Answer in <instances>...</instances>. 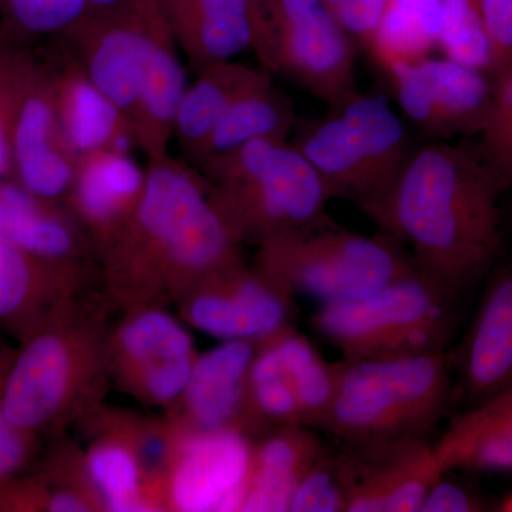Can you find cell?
<instances>
[{
  "instance_id": "1",
  "label": "cell",
  "mask_w": 512,
  "mask_h": 512,
  "mask_svg": "<svg viewBox=\"0 0 512 512\" xmlns=\"http://www.w3.org/2000/svg\"><path fill=\"white\" fill-rule=\"evenodd\" d=\"M242 245L207 177L165 156L148 161L136 211L99 251L104 284L126 311L180 302L241 262Z\"/></svg>"
},
{
  "instance_id": "2",
  "label": "cell",
  "mask_w": 512,
  "mask_h": 512,
  "mask_svg": "<svg viewBox=\"0 0 512 512\" xmlns=\"http://www.w3.org/2000/svg\"><path fill=\"white\" fill-rule=\"evenodd\" d=\"M504 191L477 151L431 144L410 154L389 190L362 212L410 247L421 274L460 298L500 252Z\"/></svg>"
},
{
  "instance_id": "3",
  "label": "cell",
  "mask_w": 512,
  "mask_h": 512,
  "mask_svg": "<svg viewBox=\"0 0 512 512\" xmlns=\"http://www.w3.org/2000/svg\"><path fill=\"white\" fill-rule=\"evenodd\" d=\"M103 312L64 299L23 339L10 366L5 410L37 439L99 409L110 377Z\"/></svg>"
},
{
  "instance_id": "4",
  "label": "cell",
  "mask_w": 512,
  "mask_h": 512,
  "mask_svg": "<svg viewBox=\"0 0 512 512\" xmlns=\"http://www.w3.org/2000/svg\"><path fill=\"white\" fill-rule=\"evenodd\" d=\"M333 370L335 396L320 430L353 446L433 440L457 400L447 350L343 359Z\"/></svg>"
},
{
  "instance_id": "5",
  "label": "cell",
  "mask_w": 512,
  "mask_h": 512,
  "mask_svg": "<svg viewBox=\"0 0 512 512\" xmlns=\"http://www.w3.org/2000/svg\"><path fill=\"white\" fill-rule=\"evenodd\" d=\"M197 167L244 244L261 247L326 214L330 197L322 178L286 140L254 141Z\"/></svg>"
},
{
  "instance_id": "6",
  "label": "cell",
  "mask_w": 512,
  "mask_h": 512,
  "mask_svg": "<svg viewBox=\"0 0 512 512\" xmlns=\"http://www.w3.org/2000/svg\"><path fill=\"white\" fill-rule=\"evenodd\" d=\"M255 266L293 298L320 305L367 298L416 268L399 242L350 231L328 214L258 247Z\"/></svg>"
},
{
  "instance_id": "7",
  "label": "cell",
  "mask_w": 512,
  "mask_h": 512,
  "mask_svg": "<svg viewBox=\"0 0 512 512\" xmlns=\"http://www.w3.org/2000/svg\"><path fill=\"white\" fill-rule=\"evenodd\" d=\"M457 301L414 268L367 298L320 305L312 328L343 359L446 352L456 333Z\"/></svg>"
},
{
  "instance_id": "8",
  "label": "cell",
  "mask_w": 512,
  "mask_h": 512,
  "mask_svg": "<svg viewBox=\"0 0 512 512\" xmlns=\"http://www.w3.org/2000/svg\"><path fill=\"white\" fill-rule=\"evenodd\" d=\"M293 144L318 171L330 200L352 202L360 211L389 190L412 154L389 101L359 92L330 104Z\"/></svg>"
},
{
  "instance_id": "9",
  "label": "cell",
  "mask_w": 512,
  "mask_h": 512,
  "mask_svg": "<svg viewBox=\"0 0 512 512\" xmlns=\"http://www.w3.org/2000/svg\"><path fill=\"white\" fill-rule=\"evenodd\" d=\"M252 47L266 69L329 106L357 92L350 36L320 0H272Z\"/></svg>"
},
{
  "instance_id": "10",
  "label": "cell",
  "mask_w": 512,
  "mask_h": 512,
  "mask_svg": "<svg viewBox=\"0 0 512 512\" xmlns=\"http://www.w3.org/2000/svg\"><path fill=\"white\" fill-rule=\"evenodd\" d=\"M110 376L148 406L170 412L183 396L197 352L190 332L163 306L127 309L107 336Z\"/></svg>"
},
{
  "instance_id": "11",
  "label": "cell",
  "mask_w": 512,
  "mask_h": 512,
  "mask_svg": "<svg viewBox=\"0 0 512 512\" xmlns=\"http://www.w3.org/2000/svg\"><path fill=\"white\" fill-rule=\"evenodd\" d=\"M295 298L244 261L211 276L181 299L185 322L212 338L259 343L292 326Z\"/></svg>"
},
{
  "instance_id": "12",
  "label": "cell",
  "mask_w": 512,
  "mask_h": 512,
  "mask_svg": "<svg viewBox=\"0 0 512 512\" xmlns=\"http://www.w3.org/2000/svg\"><path fill=\"white\" fill-rule=\"evenodd\" d=\"M177 450L164 485V511H241L251 478L254 441L235 430L175 427Z\"/></svg>"
},
{
  "instance_id": "13",
  "label": "cell",
  "mask_w": 512,
  "mask_h": 512,
  "mask_svg": "<svg viewBox=\"0 0 512 512\" xmlns=\"http://www.w3.org/2000/svg\"><path fill=\"white\" fill-rule=\"evenodd\" d=\"M163 0H127L67 33L74 59L131 127L143 86L151 26Z\"/></svg>"
},
{
  "instance_id": "14",
  "label": "cell",
  "mask_w": 512,
  "mask_h": 512,
  "mask_svg": "<svg viewBox=\"0 0 512 512\" xmlns=\"http://www.w3.org/2000/svg\"><path fill=\"white\" fill-rule=\"evenodd\" d=\"M387 74L404 114L427 133L451 137L483 131L493 104L488 74L446 57H424Z\"/></svg>"
},
{
  "instance_id": "15",
  "label": "cell",
  "mask_w": 512,
  "mask_h": 512,
  "mask_svg": "<svg viewBox=\"0 0 512 512\" xmlns=\"http://www.w3.org/2000/svg\"><path fill=\"white\" fill-rule=\"evenodd\" d=\"M256 343L225 340L195 360L190 379L168 419L190 431L235 430L255 439L264 433L252 406L249 370Z\"/></svg>"
},
{
  "instance_id": "16",
  "label": "cell",
  "mask_w": 512,
  "mask_h": 512,
  "mask_svg": "<svg viewBox=\"0 0 512 512\" xmlns=\"http://www.w3.org/2000/svg\"><path fill=\"white\" fill-rule=\"evenodd\" d=\"M12 157L30 194L50 202L69 195L79 156L60 124L55 76L33 69L13 128Z\"/></svg>"
},
{
  "instance_id": "17",
  "label": "cell",
  "mask_w": 512,
  "mask_h": 512,
  "mask_svg": "<svg viewBox=\"0 0 512 512\" xmlns=\"http://www.w3.org/2000/svg\"><path fill=\"white\" fill-rule=\"evenodd\" d=\"M448 357L467 409L512 387V264L491 276L476 318Z\"/></svg>"
},
{
  "instance_id": "18",
  "label": "cell",
  "mask_w": 512,
  "mask_h": 512,
  "mask_svg": "<svg viewBox=\"0 0 512 512\" xmlns=\"http://www.w3.org/2000/svg\"><path fill=\"white\" fill-rule=\"evenodd\" d=\"M353 447L359 471L348 512L421 511L433 485L446 474L433 440Z\"/></svg>"
},
{
  "instance_id": "19",
  "label": "cell",
  "mask_w": 512,
  "mask_h": 512,
  "mask_svg": "<svg viewBox=\"0 0 512 512\" xmlns=\"http://www.w3.org/2000/svg\"><path fill=\"white\" fill-rule=\"evenodd\" d=\"M146 181L147 171L126 151L109 148L79 157L67 201L97 252L130 220Z\"/></svg>"
},
{
  "instance_id": "20",
  "label": "cell",
  "mask_w": 512,
  "mask_h": 512,
  "mask_svg": "<svg viewBox=\"0 0 512 512\" xmlns=\"http://www.w3.org/2000/svg\"><path fill=\"white\" fill-rule=\"evenodd\" d=\"M178 47L163 2L151 26L143 86L131 119L134 141L148 161L168 156L178 110L188 89Z\"/></svg>"
},
{
  "instance_id": "21",
  "label": "cell",
  "mask_w": 512,
  "mask_h": 512,
  "mask_svg": "<svg viewBox=\"0 0 512 512\" xmlns=\"http://www.w3.org/2000/svg\"><path fill=\"white\" fill-rule=\"evenodd\" d=\"M80 268L43 261L0 238V323L23 339L74 295Z\"/></svg>"
},
{
  "instance_id": "22",
  "label": "cell",
  "mask_w": 512,
  "mask_h": 512,
  "mask_svg": "<svg viewBox=\"0 0 512 512\" xmlns=\"http://www.w3.org/2000/svg\"><path fill=\"white\" fill-rule=\"evenodd\" d=\"M178 46L201 72L254 46L251 0H163Z\"/></svg>"
},
{
  "instance_id": "23",
  "label": "cell",
  "mask_w": 512,
  "mask_h": 512,
  "mask_svg": "<svg viewBox=\"0 0 512 512\" xmlns=\"http://www.w3.org/2000/svg\"><path fill=\"white\" fill-rule=\"evenodd\" d=\"M251 478L241 511H291L293 495L323 441L311 427L289 424L256 436Z\"/></svg>"
},
{
  "instance_id": "24",
  "label": "cell",
  "mask_w": 512,
  "mask_h": 512,
  "mask_svg": "<svg viewBox=\"0 0 512 512\" xmlns=\"http://www.w3.org/2000/svg\"><path fill=\"white\" fill-rule=\"evenodd\" d=\"M82 225L22 185H0V238L52 264L80 268L87 239Z\"/></svg>"
},
{
  "instance_id": "25",
  "label": "cell",
  "mask_w": 512,
  "mask_h": 512,
  "mask_svg": "<svg viewBox=\"0 0 512 512\" xmlns=\"http://www.w3.org/2000/svg\"><path fill=\"white\" fill-rule=\"evenodd\" d=\"M55 94L64 136L77 156L109 148L128 153V146L136 144L126 116L74 56L55 74Z\"/></svg>"
},
{
  "instance_id": "26",
  "label": "cell",
  "mask_w": 512,
  "mask_h": 512,
  "mask_svg": "<svg viewBox=\"0 0 512 512\" xmlns=\"http://www.w3.org/2000/svg\"><path fill=\"white\" fill-rule=\"evenodd\" d=\"M434 446L446 473H512V387L454 417Z\"/></svg>"
},
{
  "instance_id": "27",
  "label": "cell",
  "mask_w": 512,
  "mask_h": 512,
  "mask_svg": "<svg viewBox=\"0 0 512 512\" xmlns=\"http://www.w3.org/2000/svg\"><path fill=\"white\" fill-rule=\"evenodd\" d=\"M87 417L94 420L96 439L82 454V466L100 511H160L126 437L100 409Z\"/></svg>"
},
{
  "instance_id": "28",
  "label": "cell",
  "mask_w": 512,
  "mask_h": 512,
  "mask_svg": "<svg viewBox=\"0 0 512 512\" xmlns=\"http://www.w3.org/2000/svg\"><path fill=\"white\" fill-rule=\"evenodd\" d=\"M178 110L174 137L185 157L194 163L229 107L249 90L271 79L266 70H256L227 60L198 72Z\"/></svg>"
},
{
  "instance_id": "29",
  "label": "cell",
  "mask_w": 512,
  "mask_h": 512,
  "mask_svg": "<svg viewBox=\"0 0 512 512\" xmlns=\"http://www.w3.org/2000/svg\"><path fill=\"white\" fill-rule=\"evenodd\" d=\"M295 124L291 99L269 79L229 107L194 164L224 156L254 141L286 140Z\"/></svg>"
},
{
  "instance_id": "30",
  "label": "cell",
  "mask_w": 512,
  "mask_h": 512,
  "mask_svg": "<svg viewBox=\"0 0 512 512\" xmlns=\"http://www.w3.org/2000/svg\"><path fill=\"white\" fill-rule=\"evenodd\" d=\"M443 0H389L382 23L367 46L390 72L396 66L429 57L439 43Z\"/></svg>"
},
{
  "instance_id": "31",
  "label": "cell",
  "mask_w": 512,
  "mask_h": 512,
  "mask_svg": "<svg viewBox=\"0 0 512 512\" xmlns=\"http://www.w3.org/2000/svg\"><path fill=\"white\" fill-rule=\"evenodd\" d=\"M276 346L295 386L303 426L322 429L335 396V370L302 333L289 326L275 336Z\"/></svg>"
},
{
  "instance_id": "32",
  "label": "cell",
  "mask_w": 512,
  "mask_h": 512,
  "mask_svg": "<svg viewBox=\"0 0 512 512\" xmlns=\"http://www.w3.org/2000/svg\"><path fill=\"white\" fill-rule=\"evenodd\" d=\"M357 471L359 457L355 447L340 440L330 446L323 444L318 458L293 495L291 511H348L356 487Z\"/></svg>"
},
{
  "instance_id": "33",
  "label": "cell",
  "mask_w": 512,
  "mask_h": 512,
  "mask_svg": "<svg viewBox=\"0 0 512 512\" xmlns=\"http://www.w3.org/2000/svg\"><path fill=\"white\" fill-rule=\"evenodd\" d=\"M249 390L252 406L265 431L289 424L303 426L301 404L275 336L256 346L249 370Z\"/></svg>"
},
{
  "instance_id": "34",
  "label": "cell",
  "mask_w": 512,
  "mask_h": 512,
  "mask_svg": "<svg viewBox=\"0 0 512 512\" xmlns=\"http://www.w3.org/2000/svg\"><path fill=\"white\" fill-rule=\"evenodd\" d=\"M437 49L446 59L491 76L493 56L477 0H443Z\"/></svg>"
},
{
  "instance_id": "35",
  "label": "cell",
  "mask_w": 512,
  "mask_h": 512,
  "mask_svg": "<svg viewBox=\"0 0 512 512\" xmlns=\"http://www.w3.org/2000/svg\"><path fill=\"white\" fill-rule=\"evenodd\" d=\"M127 0H5L10 19L30 35H60L104 15Z\"/></svg>"
},
{
  "instance_id": "36",
  "label": "cell",
  "mask_w": 512,
  "mask_h": 512,
  "mask_svg": "<svg viewBox=\"0 0 512 512\" xmlns=\"http://www.w3.org/2000/svg\"><path fill=\"white\" fill-rule=\"evenodd\" d=\"M493 86V104L477 153L507 191L512 187V67L495 76Z\"/></svg>"
},
{
  "instance_id": "37",
  "label": "cell",
  "mask_w": 512,
  "mask_h": 512,
  "mask_svg": "<svg viewBox=\"0 0 512 512\" xmlns=\"http://www.w3.org/2000/svg\"><path fill=\"white\" fill-rule=\"evenodd\" d=\"M33 67L20 57L0 59V175L12 164V137L16 116Z\"/></svg>"
},
{
  "instance_id": "38",
  "label": "cell",
  "mask_w": 512,
  "mask_h": 512,
  "mask_svg": "<svg viewBox=\"0 0 512 512\" xmlns=\"http://www.w3.org/2000/svg\"><path fill=\"white\" fill-rule=\"evenodd\" d=\"M16 353L0 343V487L28 466L36 440L16 429L5 410V387Z\"/></svg>"
},
{
  "instance_id": "39",
  "label": "cell",
  "mask_w": 512,
  "mask_h": 512,
  "mask_svg": "<svg viewBox=\"0 0 512 512\" xmlns=\"http://www.w3.org/2000/svg\"><path fill=\"white\" fill-rule=\"evenodd\" d=\"M493 56V73L512 67V0H477Z\"/></svg>"
},
{
  "instance_id": "40",
  "label": "cell",
  "mask_w": 512,
  "mask_h": 512,
  "mask_svg": "<svg viewBox=\"0 0 512 512\" xmlns=\"http://www.w3.org/2000/svg\"><path fill=\"white\" fill-rule=\"evenodd\" d=\"M389 0H343L330 15L349 36L369 46L382 23Z\"/></svg>"
},
{
  "instance_id": "41",
  "label": "cell",
  "mask_w": 512,
  "mask_h": 512,
  "mask_svg": "<svg viewBox=\"0 0 512 512\" xmlns=\"http://www.w3.org/2000/svg\"><path fill=\"white\" fill-rule=\"evenodd\" d=\"M446 476V474H444ZM441 477L427 494L421 512L484 511L485 504L460 484Z\"/></svg>"
},
{
  "instance_id": "42",
  "label": "cell",
  "mask_w": 512,
  "mask_h": 512,
  "mask_svg": "<svg viewBox=\"0 0 512 512\" xmlns=\"http://www.w3.org/2000/svg\"><path fill=\"white\" fill-rule=\"evenodd\" d=\"M272 0H251L252 6V20H254V40L261 30L262 23H264L266 10L271 5Z\"/></svg>"
},
{
  "instance_id": "43",
  "label": "cell",
  "mask_w": 512,
  "mask_h": 512,
  "mask_svg": "<svg viewBox=\"0 0 512 512\" xmlns=\"http://www.w3.org/2000/svg\"><path fill=\"white\" fill-rule=\"evenodd\" d=\"M320 2H322V5L325 6V8L328 9L330 13H332L333 10L338 8L343 0H320Z\"/></svg>"
},
{
  "instance_id": "44",
  "label": "cell",
  "mask_w": 512,
  "mask_h": 512,
  "mask_svg": "<svg viewBox=\"0 0 512 512\" xmlns=\"http://www.w3.org/2000/svg\"><path fill=\"white\" fill-rule=\"evenodd\" d=\"M500 510L505 512H512V493L504 498L503 503L500 505Z\"/></svg>"
}]
</instances>
